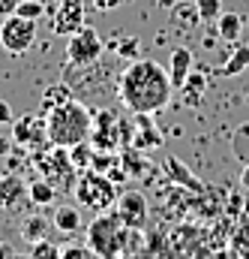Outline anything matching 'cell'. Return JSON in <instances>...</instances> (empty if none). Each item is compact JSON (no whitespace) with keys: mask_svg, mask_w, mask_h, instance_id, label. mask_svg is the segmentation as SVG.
I'll return each instance as SVG.
<instances>
[{"mask_svg":"<svg viewBox=\"0 0 249 259\" xmlns=\"http://www.w3.org/2000/svg\"><path fill=\"white\" fill-rule=\"evenodd\" d=\"M120 103L126 106V112L132 115H159L171 94H174V84L168 78V69L156 64V61H147V58H135L129 61L120 75Z\"/></svg>","mask_w":249,"mask_h":259,"instance_id":"1","label":"cell"},{"mask_svg":"<svg viewBox=\"0 0 249 259\" xmlns=\"http://www.w3.org/2000/svg\"><path fill=\"white\" fill-rule=\"evenodd\" d=\"M45 136H48V145H63V148H72L78 142H87L90 139V130H93V112L75 100L63 103L57 109L45 112Z\"/></svg>","mask_w":249,"mask_h":259,"instance_id":"2","label":"cell"},{"mask_svg":"<svg viewBox=\"0 0 249 259\" xmlns=\"http://www.w3.org/2000/svg\"><path fill=\"white\" fill-rule=\"evenodd\" d=\"M72 196L78 199L81 208L102 214L105 208H111V205L117 202V187H114V181H111L108 175H102V172H96V169H84V172H78V178H75Z\"/></svg>","mask_w":249,"mask_h":259,"instance_id":"3","label":"cell"},{"mask_svg":"<svg viewBox=\"0 0 249 259\" xmlns=\"http://www.w3.org/2000/svg\"><path fill=\"white\" fill-rule=\"evenodd\" d=\"M126 241V226L117 220V214H99L90 226H87V247L102 259H114L123 253Z\"/></svg>","mask_w":249,"mask_h":259,"instance_id":"4","label":"cell"},{"mask_svg":"<svg viewBox=\"0 0 249 259\" xmlns=\"http://www.w3.org/2000/svg\"><path fill=\"white\" fill-rule=\"evenodd\" d=\"M33 166H36V169L42 172V178H48L54 187H60V190H72V187H75L78 169H75L72 160H69V148H63V145H48L45 151L36 148Z\"/></svg>","mask_w":249,"mask_h":259,"instance_id":"5","label":"cell"},{"mask_svg":"<svg viewBox=\"0 0 249 259\" xmlns=\"http://www.w3.org/2000/svg\"><path fill=\"white\" fill-rule=\"evenodd\" d=\"M36 24H39V21L24 18V15H18V12L6 15L3 24H0V46H3L9 55H24V52H30L33 42H36Z\"/></svg>","mask_w":249,"mask_h":259,"instance_id":"6","label":"cell"},{"mask_svg":"<svg viewBox=\"0 0 249 259\" xmlns=\"http://www.w3.org/2000/svg\"><path fill=\"white\" fill-rule=\"evenodd\" d=\"M102 52H105V46H102L99 33L93 27H87V24L81 30H75L69 36V42H66V61H69V66H78V69L93 66L102 58Z\"/></svg>","mask_w":249,"mask_h":259,"instance_id":"7","label":"cell"},{"mask_svg":"<svg viewBox=\"0 0 249 259\" xmlns=\"http://www.w3.org/2000/svg\"><path fill=\"white\" fill-rule=\"evenodd\" d=\"M114 214H117V220L123 223L126 229L141 232V229L147 226V220H150V205H147L144 193L126 190V193H120L117 202H114Z\"/></svg>","mask_w":249,"mask_h":259,"instance_id":"8","label":"cell"},{"mask_svg":"<svg viewBox=\"0 0 249 259\" xmlns=\"http://www.w3.org/2000/svg\"><path fill=\"white\" fill-rule=\"evenodd\" d=\"M93 151H117L120 145V118L114 112H93V130L90 139Z\"/></svg>","mask_w":249,"mask_h":259,"instance_id":"9","label":"cell"},{"mask_svg":"<svg viewBox=\"0 0 249 259\" xmlns=\"http://www.w3.org/2000/svg\"><path fill=\"white\" fill-rule=\"evenodd\" d=\"M12 142L27 148V151H36L42 145H48V136H45V118H36V115H21L12 121Z\"/></svg>","mask_w":249,"mask_h":259,"instance_id":"10","label":"cell"},{"mask_svg":"<svg viewBox=\"0 0 249 259\" xmlns=\"http://www.w3.org/2000/svg\"><path fill=\"white\" fill-rule=\"evenodd\" d=\"M81 27H84V3L81 0H57V6L51 12V30L69 39Z\"/></svg>","mask_w":249,"mask_h":259,"instance_id":"11","label":"cell"},{"mask_svg":"<svg viewBox=\"0 0 249 259\" xmlns=\"http://www.w3.org/2000/svg\"><path fill=\"white\" fill-rule=\"evenodd\" d=\"M153 145H162V133L153 124V115H135V124H132V148L135 151H147Z\"/></svg>","mask_w":249,"mask_h":259,"instance_id":"12","label":"cell"},{"mask_svg":"<svg viewBox=\"0 0 249 259\" xmlns=\"http://www.w3.org/2000/svg\"><path fill=\"white\" fill-rule=\"evenodd\" d=\"M162 172L171 178V184H177V187H183V190H189V193H204V184L189 172L186 166L177 160V157H165L162 160Z\"/></svg>","mask_w":249,"mask_h":259,"instance_id":"13","label":"cell"},{"mask_svg":"<svg viewBox=\"0 0 249 259\" xmlns=\"http://www.w3.org/2000/svg\"><path fill=\"white\" fill-rule=\"evenodd\" d=\"M24 196H27V184L18 175H12V172H3L0 175V211L18 208Z\"/></svg>","mask_w":249,"mask_h":259,"instance_id":"14","label":"cell"},{"mask_svg":"<svg viewBox=\"0 0 249 259\" xmlns=\"http://www.w3.org/2000/svg\"><path fill=\"white\" fill-rule=\"evenodd\" d=\"M189 72H192V52L180 46V49L171 52V61H168V78H171L174 91L183 88V81L189 78Z\"/></svg>","mask_w":249,"mask_h":259,"instance_id":"15","label":"cell"},{"mask_svg":"<svg viewBox=\"0 0 249 259\" xmlns=\"http://www.w3.org/2000/svg\"><path fill=\"white\" fill-rule=\"evenodd\" d=\"M27 199H30L33 205H39V208H48V205H54V199H57V187H54L48 178H33V181L27 184Z\"/></svg>","mask_w":249,"mask_h":259,"instance_id":"16","label":"cell"},{"mask_svg":"<svg viewBox=\"0 0 249 259\" xmlns=\"http://www.w3.org/2000/svg\"><path fill=\"white\" fill-rule=\"evenodd\" d=\"M51 223L60 229L63 235H75L81 229V211H78V205H60V208H54V220Z\"/></svg>","mask_w":249,"mask_h":259,"instance_id":"17","label":"cell"},{"mask_svg":"<svg viewBox=\"0 0 249 259\" xmlns=\"http://www.w3.org/2000/svg\"><path fill=\"white\" fill-rule=\"evenodd\" d=\"M204 91H207V75L204 72H189V78L180 88V97L186 106H198L204 100Z\"/></svg>","mask_w":249,"mask_h":259,"instance_id":"18","label":"cell"},{"mask_svg":"<svg viewBox=\"0 0 249 259\" xmlns=\"http://www.w3.org/2000/svg\"><path fill=\"white\" fill-rule=\"evenodd\" d=\"M216 30H219V39L225 42H237L240 39V30H243V18L237 12H222L216 18Z\"/></svg>","mask_w":249,"mask_h":259,"instance_id":"19","label":"cell"},{"mask_svg":"<svg viewBox=\"0 0 249 259\" xmlns=\"http://www.w3.org/2000/svg\"><path fill=\"white\" fill-rule=\"evenodd\" d=\"M48 229H51V223H48L45 217H39V214H30V217L21 220V238H24L27 244L39 241V238H48Z\"/></svg>","mask_w":249,"mask_h":259,"instance_id":"20","label":"cell"},{"mask_svg":"<svg viewBox=\"0 0 249 259\" xmlns=\"http://www.w3.org/2000/svg\"><path fill=\"white\" fill-rule=\"evenodd\" d=\"M72 100V88L69 84H63V81H57V84H48L45 91H42V115L45 112H51V109H57V106H63V103H69Z\"/></svg>","mask_w":249,"mask_h":259,"instance_id":"21","label":"cell"},{"mask_svg":"<svg viewBox=\"0 0 249 259\" xmlns=\"http://www.w3.org/2000/svg\"><path fill=\"white\" fill-rule=\"evenodd\" d=\"M93 145L90 142H78V145H72L69 148V160H72V166L78 169V172H84V169H90V163H93Z\"/></svg>","mask_w":249,"mask_h":259,"instance_id":"22","label":"cell"},{"mask_svg":"<svg viewBox=\"0 0 249 259\" xmlns=\"http://www.w3.org/2000/svg\"><path fill=\"white\" fill-rule=\"evenodd\" d=\"M243 69H249V46H237L234 55L228 58V64H222V75H240Z\"/></svg>","mask_w":249,"mask_h":259,"instance_id":"23","label":"cell"},{"mask_svg":"<svg viewBox=\"0 0 249 259\" xmlns=\"http://www.w3.org/2000/svg\"><path fill=\"white\" fill-rule=\"evenodd\" d=\"M30 259H60V247L48 238H39L30 244Z\"/></svg>","mask_w":249,"mask_h":259,"instance_id":"24","label":"cell"},{"mask_svg":"<svg viewBox=\"0 0 249 259\" xmlns=\"http://www.w3.org/2000/svg\"><path fill=\"white\" fill-rule=\"evenodd\" d=\"M195 12L201 21H216L222 15V0H195Z\"/></svg>","mask_w":249,"mask_h":259,"instance_id":"25","label":"cell"},{"mask_svg":"<svg viewBox=\"0 0 249 259\" xmlns=\"http://www.w3.org/2000/svg\"><path fill=\"white\" fill-rule=\"evenodd\" d=\"M15 12H18V15H24V18H33V21H39V18L45 15V3H42V0H18Z\"/></svg>","mask_w":249,"mask_h":259,"instance_id":"26","label":"cell"},{"mask_svg":"<svg viewBox=\"0 0 249 259\" xmlns=\"http://www.w3.org/2000/svg\"><path fill=\"white\" fill-rule=\"evenodd\" d=\"M117 55H120L123 61H135V55H138V39H135V36L123 39V42L117 46Z\"/></svg>","mask_w":249,"mask_h":259,"instance_id":"27","label":"cell"},{"mask_svg":"<svg viewBox=\"0 0 249 259\" xmlns=\"http://www.w3.org/2000/svg\"><path fill=\"white\" fill-rule=\"evenodd\" d=\"M60 259H90V247H81V244L60 247Z\"/></svg>","mask_w":249,"mask_h":259,"instance_id":"28","label":"cell"},{"mask_svg":"<svg viewBox=\"0 0 249 259\" xmlns=\"http://www.w3.org/2000/svg\"><path fill=\"white\" fill-rule=\"evenodd\" d=\"M12 121H15V118H12V106L0 100V124H12Z\"/></svg>","mask_w":249,"mask_h":259,"instance_id":"29","label":"cell"},{"mask_svg":"<svg viewBox=\"0 0 249 259\" xmlns=\"http://www.w3.org/2000/svg\"><path fill=\"white\" fill-rule=\"evenodd\" d=\"M120 6V0H93V9H99V12H108V9H117Z\"/></svg>","mask_w":249,"mask_h":259,"instance_id":"30","label":"cell"},{"mask_svg":"<svg viewBox=\"0 0 249 259\" xmlns=\"http://www.w3.org/2000/svg\"><path fill=\"white\" fill-rule=\"evenodd\" d=\"M12 145H15V142H12V139H6V136H0V160H3V157H9V154H12Z\"/></svg>","mask_w":249,"mask_h":259,"instance_id":"31","label":"cell"},{"mask_svg":"<svg viewBox=\"0 0 249 259\" xmlns=\"http://www.w3.org/2000/svg\"><path fill=\"white\" fill-rule=\"evenodd\" d=\"M15 6H18V0H0V15L6 18V15H12L15 12Z\"/></svg>","mask_w":249,"mask_h":259,"instance_id":"32","label":"cell"},{"mask_svg":"<svg viewBox=\"0 0 249 259\" xmlns=\"http://www.w3.org/2000/svg\"><path fill=\"white\" fill-rule=\"evenodd\" d=\"M237 241H240L243 247H249V223L243 226V229H240V235H237Z\"/></svg>","mask_w":249,"mask_h":259,"instance_id":"33","label":"cell"},{"mask_svg":"<svg viewBox=\"0 0 249 259\" xmlns=\"http://www.w3.org/2000/svg\"><path fill=\"white\" fill-rule=\"evenodd\" d=\"M240 184L249 190V166H243V175H240Z\"/></svg>","mask_w":249,"mask_h":259,"instance_id":"34","label":"cell"},{"mask_svg":"<svg viewBox=\"0 0 249 259\" xmlns=\"http://www.w3.org/2000/svg\"><path fill=\"white\" fill-rule=\"evenodd\" d=\"M243 208H246V214H249V202H243Z\"/></svg>","mask_w":249,"mask_h":259,"instance_id":"35","label":"cell"},{"mask_svg":"<svg viewBox=\"0 0 249 259\" xmlns=\"http://www.w3.org/2000/svg\"><path fill=\"white\" fill-rule=\"evenodd\" d=\"M54 3H57V0H54Z\"/></svg>","mask_w":249,"mask_h":259,"instance_id":"36","label":"cell"}]
</instances>
